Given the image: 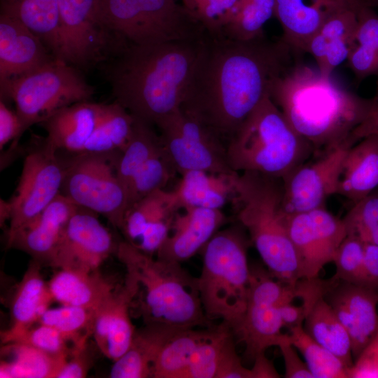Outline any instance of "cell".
<instances>
[{"label":"cell","mask_w":378,"mask_h":378,"mask_svg":"<svg viewBox=\"0 0 378 378\" xmlns=\"http://www.w3.org/2000/svg\"><path fill=\"white\" fill-rule=\"evenodd\" d=\"M69 341L55 328L39 323L14 335L4 344L22 343L55 356L69 357L71 352Z\"/></svg>","instance_id":"obj_46"},{"label":"cell","mask_w":378,"mask_h":378,"mask_svg":"<svg viewBox=\"0 0 378 378\" xmlns=\"http://www.w3.org/2000/svg\"><path fill=\"white\" fill-rule=\"evenodd\" d=\"M279 348L284 361L286 378H314L307 365L302 361L291 343L289 334H286L279 342Z\"/></svg>","instance_id":"obj_50"},{"label":"cell","mask_w":378,"mask_h":378,"mask_svg":"<svg viewBox=\"0 0 378 378\" xmlns=\"http://www.w3.org/2000/svg\"><path fill=\"white\" fill-rule=\"evenodd\" d=\"M348 378H378V333L348 369Z\"/></svg>","instance_id":"obj_48"},{"label":"cell","mask_w":378,"mask_h":378,"mask_svg":"<svg viewBox=\"0 0 378 378\" xmlns=\"http://www.w3.org/2000/svg\"><path fill=\"white\" fill-rule=\"evenodd\" d=\"M134 122V117L116 102L105 104L99 121L80 153H122L131 136Z\"/></svg>","instance_id":"obj_35"},{"label":"cell","mask_w":378,"mask_h":378,"mask_svg":"<svg viewBox=\"0 0 378 378\" xmlns=\"http://www.w3.org/2000/svg\"><path fill=\"white\" fill-rule=\"evenodd\" d=\"M283 200L282 178L256 172L234 176L231 202L237 222L246 230L271 274L294 286L301 279L300 264Z\"/></svg>","instance_id":"obj_4"},{"label":"cell","mask_w":378,"mask_h":378,"mask_svg":"<svg viewBox=\"0 0 378 378\" xmlns=\"http://www.w3.org/2000/svg\"><path fill=\"white\" fill-rule=\"evenodd\" d=\"M206 36L193 41L128 43L108 72L115 102L151 125L179 109Z\"/></svg>","instance_id":"obj_2"},{"label":"cell","mask_w":378,"mask_h":378,"mask_svg":"<svg viewBox=\"0 0 378 378\" xmlns=\"http://www.w3.org/2000/svg\"><path fill=\"white\" fill-rule=\"evenodd\" d=\"M115 253L136 283L132 308L138 307L144 323L180 328L206 325L197 279L181 263L153 258L127 241L118 244Z\"/></svg>","instance_id":"obj_5"},{"label":"cell","mask_w":378,"mask_h":378,"mask_svg":"<svg viewBox=\"0 0 378 378\" xmlns=\"http://www.w3.org/2000/svg\"><path fill=\"white\" fill-rule=\"evenodd\" d=\"M43 41L18 19L0 15V81L36 69L53 60Z\"/></svg>","instance_id":"obj_23"},{"label":"cell","mask_w":378,"mask_h":378,"mask_svg":"<svg viewBox=\"0 0 378 378\" xmlns=\"http://www.w3.org/2000/svg\"><path fill=\"white\" fill-rule=\"evenodd\" d=\"M237 173L213 174L196 170L181 174L173 190L179 210L187 207L221 209L232 200L234 176Z\"/></svg>","instance_id":"obj_30"},{"label":"cell","mask_w":378,"mask_h":378,"mask_svg":"<svg viewBox=\"0 0 378 378\" xmlns=\"http://www.w3.org/2000/svg\"><path fill=\"white\" fill-rule=\"evenodd\" d=\"M282 38L247 41L207 33L181 110L222 139L235 133L276 80L299 59Z\"/></svg>","instance_id":"obj_1"},{"label":"cell","mask_w":378,"mask_h":378,"mask_svg":"<svg viewBox=\"0 0 378 378\" xmlns=\"http://www.w3.org/2000/svg\"><path fill=\"white\" fill-rule=\"evenodd\" d=\"M179 210L174 191L155 190L134 203L126 211L120 230L136 244L150 225L173 218Z\"/></svg>","instance_id":"obj_34"},{"label":"cell","mask_w":378,"mask_h":378,"mask_svg":"<svg viewBox=\"0 0 378 378\" xmlns=\"http://www.w3.org/2000/svg\"><path fill=\"white\" fill-rule=\"evenodd\" d=\"M323 298L348 332L355 360L378 333V294L331 277L324 280Z\"/></svg>","instance_id":"obj_18"},{"label":"cell","mask_w":378,"mask_h":378,"mask_svg":"<svg viewBox=\"0 0 378 378\" xmlns=\"http://www.w3.org/2000/svg\"><path fill=\"white\" fill-rule=\"evenodd\" d=\"M1 13L24 23L58 59L59 20L57 0H1Z\"/></svg>","instance_id":"obj_32"},{"label":"cell","mask_w":378,"mask_h":378,"mask_svg":"<svg viewBox=\"0 0 378 378\" xmlns=\"http://www.w3.org/2000/svg\"><path fill=\"white\" fill-rule=\"evenodd\" d=\"M58 59L86 67L99 62L109 49L118 55L127 43L109 31L97 15V0H57Z\"/></svg>","instance_id":"obj_14"},{"label":"cell","mask_w":378,"mask_h":378,"mask_svg":"<svg viewBox=\"0 0 378 378\" xmlns=\"http://www.w3.org/2000/svg\"><path fill=\"white\" fill-rule=\"evenodd\" d=\"M176 173L162 146L144 164L135 176L128 197L127 210L149 193L164 189Z\"/></svg>","instance_id":"obj_43"},{"label":"cell","mask_w":378,"mask_h":378,"mask_svg":"<svg viewBox=\"0 0 378 378\" xmlns=\"http://www.w3.org/2000/svg\"><path fill=\"white\" fill-rule=\"evenodd\" d=\"M365 256V244L359 239L346 236L337 248L332 262L336 272L332 278L348 283L361 285Z\"/></svg>","instance_id":"obj_45"},{"label":"cell","mask_w":378,"mask_h":378,"mask_svg":"<svg viewBox=\"0 0 378 378\" xmlns=\"http://www.w3.org/2000/svg\"><path fill=\"white\" fill-rule=\"evenodd\" d=\"M262 268H251L244 313L232 330L253 360L271 346H278L286 334L279 305L295 298V286L285 284Z\"/></svg>","instance_id":"obj_11"},{"label":"cell","mask_w":378,"mask_h":378,"mask_svg":"<svg viewBox=\"0 0 378 378\" xmlns=\"http://www.w3.org/2000/svg\"><path fill=\"white\" fill-rule=\"evenodd\" d=\"M239 0H207L195 13L211 36H220Z\"/></svg>","instance_id":"obj_47"},{"label":"cell","mask_w":378,"mask_h":378,"mask_svg":"<svg viewBox=\"0 0 378 378\" xmlns=\"http://www.w3.org/2000/svg\"><path fill=\"white\" fill-rule=\"evenodd\" d=\"M288 227L298 258L301 279L318 277L322 268L333 261L347 236L343 219L325 207L288 214Z\"/></svg>","instance_id":"obj_16"},{"label":"cell","mask_w":378,"mask_h":378,"mask_svg":"<svg viewBox=\"0 0 378 378\" xmlns=\"http://www.w3.org/2000/svg\"><path fill=\"white\" fill-rule=\"evenodd\" d=\"M368 4L358 12L356 45L348 59V66L356 80L378 76V13Z\"/></svg>","instance_id":"obj_36"},{"label":"cell","mask_w":378,"mask_h":378,"mask_svg":"<svg viewBox=\"0 0 378 378\" xmlns=\"http://www.w3.org/2000/svg\"><path fill=\"white\" fill-rule=\"evenodd\" d=\"M21 127L16 112L10 110L5 104L4 100L0 101V149L12 141L10 151H13L18 146L20 139Z\"/></svg>","instance_id":"obj_51"},{"label":"cell","mask_w":378,"mask_h":378,"mask_svg":"<svg viewBox=\"0 0 378 378\" xmlns=\"http://www.w3.org/2000/svg\"><path fill=\"white\" fill-rule=\"evenodd\" d=\"M372 3L370 0H276L274 16L283 29L281 38L303 53L312 37L332 15Z\"/></svg>","instance_id":"obj_21"},{"label":"cell","mask_w":378,"mask_h":378,"mask_svg":"<svg viewBox=\"0 0 378 378\" xmlns=\"http://www.w3.org/2000/svg\"><path fill=\"white\" fill-rule=\"evenodd\" d=\"M54 301L96 312L112 295L115 287L99 271L59 269L48 282Z\"/></svg>","instance_id":"obj_27"},{"label":"cell","mask_w":378,"mask_h":378,"mask_svg":"<svg viewBox=\"0 0 378 378\" xmlns=\"http://www.w3.org/2000/svg\"><path fill=\"white\" fill-rule=\"evenodd\" d=\"M216 378H252L251 369L241 363L233 338L225 347Z\"/></svg>","instance_id":"obj_52"},{"label":"cell","mask_w":378,"mask_h":378,"mask_svg":"<svg viewBox=\"0 0 378 378\" xmlns=\"http://www.w3.org/2000/svg\"><path fill=\"white\" fill-rule=\"evenodd\" d=\"M181 4L195 16V12L207 0H180Z\"/></svg>","instance_id":"obj_57"},{"label":"cell","mask_w":378,"mask_h":378,"mask_svg":"<svg viewBox=\"0 0 378 378\" xmlns=\"http://www.w3.org/2000/svg\"><path fill=\"white\" fill-rule=\"evenodd\" d=\"M70 154L63 160L61 193L120 230L127 208V194L118 175L121 153Z\"/></svg>","instance_id":"obj_10"},{"label":"cell","mask_w":378,"mask_h":378,"mask_svg":"<svg viewBox=\"0 0 378 378\" xmlns=\"http://www.w3.org/2000/svg\"><path fill=\"white\" fill-rule=\"evenodd\" d=\"M370 135L378 136V104L372 110L367 118L354 130L350 136L355 142H358Z\"/></svg>","instance_id":"obj_55"},{"label":"cell","mask_w":378,"mask_h":378,"mask_svg":"<svg viewBox=\"0 0 378 378\" xmlns=\"http://www.w3.org/2000/svg\"><path fill=\"white\" fill-rule=\"evenodd\" d=\"M342 219L347 236L378 245V192L373 191L354 203Z\"/></svg>","instance_id":"obj_44"},{"label":"cell","mask_w":378,"mask_h":378,"mask_svg":"<svg viewBox=\"0 0 378 378\" xmlns=\"http://www.w3.org/2000/svg\"><path fill=\"white\" fill-rule=\"evenodd\" d=\"M180 328L148 323L136 330L127 351L114 363L110 371L112 378L152 377L154 364L160 351Z\"/></svg>","instance_id":"obj_26"},{"label":"cell","mask_w":378,"mask_h":378,"mask_svg":"<svg viewBox=\"0 0 378 378\" xmlns=\"http://www.w3.org/2000/svg\"><path fill=\"white\" fill-rule=\"evenodd\" d=\"M253 362V365L251 368L252 378L280 377L274 364L266 357L265 352L258 354L254 358Z\"/></svg>","instance_id":"obj_56"},{"label":"cell","mask_w":378,"mask_h":378,"mask_svg":"<svg viewBox=\"0 0 378 378\" xmlns=\"http://www.w3.org/2000/svg\"><path fill=\"white\" fill-rule=\"evenodd\" d=\"M226 150L233 171L280 178L314 156L312 146L294 130L270 97L245 119L228 140Z\"/></svg>","instance_id":"obj_6"},{"label":"cell","mask_w":378,"mask_h":378,"mask_svg":"<svg viewBox=\"0 0 378 378\" xmlns=\"http://www.w3.org/2000/svg\"><path fill=\"white\" fill-rule=\"evenodd\" d=\"M378 187V136H366L349 148L344 160L337 195L354 203Z\"/></svg>","instance_id":"obj_29"},{"label":"cell","mask_w":378,"mask_h":378,"mask_svg":"<svg viewBox=\"0 0 378 378\" xmlns=\"http://www.w3.org/2000/svg\"><path fill=\"white\" fill-rule=\"evenodd\" d=\"M1 378H56L68 357L55 356L29 345L10 342L1 349Z\"/></svg>","instance_id":"obj_33"},{"label":"cell","mask_w":378,"mask_h":378,"mask_svg":"<svg viewBox=\"0 0 378 378\" xmlns=\"http://www.w3.org/2000/svg\"><path fill=\"white\" fill-rule=\"evenodd\" d=\"M87 347V342L74 345L70 356L57 374L56 378L85 377L92 365Z\"/></svg>","instance_id":"obj_49"},{"label":"cell","mask_w":378,"mask_h":378,"mask_svg":"<svg viewBox=\"0 0 378 378\" xmlns=\"http://www.w3.org/2000/svg\"><path fill=\"white\" fill-rule=\"evenodd\" d=\"M104 105L77 102L56 111L38 124L46 132L47 141L57 151L80 153L99 121Z\"/></svg>","instance_id":"obj_25"},{"label":"cell","mask_w":378,"mask_h":378,"mask_svg":"<svg viewBox=\"0 0 378 378\" xmlns=\"http://www.w3.org/2000/svg\"><path fill=\"white\" fill-rule=\"evenodd\" d=\"M360 7L348 8L336 13L309 40L306 52L314 57L321 74L331 76L335 69L348 59L355 48Z\"/></svg>","instance_id":"obj_24"},{"label":"cell","mask_w":378,"mask_h":378,"mask_svg":"<svg viewBox=\"0 0 378 378\" xmlns=\"http://www.w3.org/2000/svg\"><path fill=\"white\" fill-rule=\"evenodd\" d=\"M156 126L162 146L181 175L190 171L237 173L230 167L226 144L207 127L183 113H172Z\"/></svg>","instance_id":"obj_12"},{"label":"cell","mask_w":378,"mask_h":378,"mask_svg":"<svg viewBox=\"0 0 378 378\" xmlns=\"http://www.w3.org/2000/svg\"><path fill=\"white\" fill-rule=\"evenodd\" d=\"M64 163L46 138L37 139L25 155L18 186L8 202L6 236L31 220L61 193Z\"/></svg>","instance_id":"obj_13"},{"label":"cell","mask_w":378,"mask_h":378,"mask_svg":"<svg viewBox=\"0 0 378 378\" xmlns=\"http://www.w3.org/2000/svg\"><path fill=\"white\" fill-rule=\"evenodd\" d=\"M54 300L43 279L40 263L32 260L17 286L11 301V326L1 332L5 343L14 335L38 322Z\"/></svg>","instance_id":"obj_28"},{"label":"cell","mask_w":378,"mask_h":378,"mask_svg":"<svg viewBox=\"0 0 378 378\" xmlns=\"http://www.w3.org/2000/svg\"><path fill=\"white\" fill-rule=\"evenodd\" d=\"M211 330L190 328L177 331L160 351L153 368L152 377L182 378L195 350Z\"/></svg>","instance_id":"obj_38"},{"label":"cell","mask_w":378,"mask_h":378,"mask_svg":"<svg viewBox=\"0 0 378 378\" xmlns=\"http://www.w3.org/2000/svg\"><path fill=\"white\" fill-rule=\"evenodd\" d=\"M362 286L378 294V245L365 244Z\"/></svg>","instance_id":"obj_53"},{"label":"cell","mask_w":378,"mask_h":378,"mask_svg":"<svg viewBox=\"0 0 378 378\" xmlns=\"http://www.w3.org/2000/svg\"><path fill=\"white\" fill-rule=\"evenodd\" d=\"M1 99L14 102L21 136L56 111L89 101L94 88L74 66L55 58L25 74L0 81Z\"/></svg>","instance_id":"obj_9"},{"label":"cell","mask_w":378,"mask_h":378,"mask_svg":"<svg viewBox=\"0 0 378 378\" xmlns=\"http://www.w3.org/2000/svg\"><path fill=\"white\" fill-rule=\"evenodd\" d=\"M279 309L284 327L290 330L303 326L307 314V308L304 304L295 305L293 301L284 302L279 305Z\"/></svg>","instance_id":"obj_54"},{"label":"cell","mask_w":378,"mask_h":378,"mask_svg":"<svg viewBox=\"0 0 378 378\" xmlns=\"http://www.w3.org/2000/svg\"><path fill=\"white\" fill-rule=\"evenodd\" d=\"M102 24L135 45L204 38V26L177 0H97Z\"/></svg>","instance_id":"obj_8"},{"label":"cell","mask_w":378,"mask_h":378,"mask_svg":"<svg viewBox=\"0 0 378 378\" xmlns=\"http://www.w3.org/2000/svg\"><path fill=\"white\" fill-rule=\"evenodd\" d=\"M251 242L238 223L219 230L202 249V267L197 279L204 314L209 318H221L231 330L246 309L251 275L247 251Z\"/></svg>","instance_id":"obj_7"},{"label":"cell","mask_w":378,"mask_h":378,"mask_svg":"<svg viewBox=\"0 0 378 378\" xmlns=\"http://www.w3.org/2000/svg\"><path fill=\"white\" fill-rule=\"evenodd\" d=\"M233 332L224 323L211 328L195 350L182 378H216L223 353Z\"/></svg>","instance_id":"obj_41"},{"label":"cell","mask_w":378,"mask_h":378,"mask_svg":"<svg viewBox=\"0 0 378 378\" xmlns=\"http://www.w3.org/2000/svg\"><path fill=\"white\" fill-rule=\"evenodd\" d=\"M97 215L78 206L64 228L49 265L94 272L112 253H115L118 244Z\"/></svg>","instance_id":"obj_17"},{"label":"cell","mask_w":378,"mask_h":378,"mask_svg":"<svg viewBox=\"0 0 378 378\" xmlns=\"http://www.w3.org/2000/svg\"><path fill=\"white\" fill-rule=\"evenodd\" d=\"M276 0H239L221 35L247 41L263 34L265 24L275 15Z\"/></svg>","instance_id":"obj_39"},{"label":"cell","mask_w":378,"mask_h":378,"mask_svg":"<svg viewBox=\"0 0 378 378\" xmlns=\"http://www.w3.org/2000/svg\"><path fill=\"white\" fill-rule=\"evenodd\" d=\"M270 98L314 156L349 140L378 104V94L362 97L300 61L276 80Z\"/></svg>","instance_id":"obj_3"},{"label":"cell","mask_w":378,"mask_h":378,"mask_svg":"<svg viewBox=\"0 0 378 378\" xmlns=\"http://www.w3.org/2000/svg\"><path fill=\"white\" fill-rule=\"evenodd\" d=\"M136 292L135 280L126 273L123 284L95 312L92 336L101 352L113 361L127 351L135 333L131 312Z\"/></svg>","instance_id":"obj_19"},{"label":"cell","mask_w":378,"mask_h":378,"mask_svg":"<svg viewBox=\"0 0 378 378\" xmlns=\"http://www.w3.org/2000/svg\"><path fill=\"white\" fill-rule=\"evenodd\" d=\"M289 331L291 343L302 354L314 378H348L347 367L307 334L303 326Z\"/></svg>","instance_id":"obj_40"},{"label":"cell","mask_w":378,"mask_h":378,"mask_svg":"<svg viewBox=\"0 0 378 378\" xmlns=\"http://www.w3.org/2000/svg\"><path fill=\"white\" fill-rule=\"evenodd\" d=\"M95 312L83 307L64 305L48 308L41 316L38 323L51 326L74 345L88 342L92 335Z\"/></svg>","instance_id":"obj_42"},{"label":"cell","mask_w":378,"mask_h":378,"mask_svg":"<svg viewBox=\"0 0 378 378\" xmlns=\"http://www.w3.org/2000/svg\"><path fill=\"white\" fill-rule=\"evenodd\" d=\"M304 329L315 341L326 348L350 368L354 364L349 335L323 293L312 300L304 322Z\"/></svg>","instance_id":"obj_31"},{"label":"cell","mask_w":378,"mask_h":378,"mask_svg":"<svg viewBox=\"0 0 378 378\" xmlns=\"http://www.w3.org/2000/svg\"><path fill=\"white\" fill-rule=\"evenodd\" d=\"M162 146L151 125L134 117L132 132L118 164V178L127 200L133 181L144 164Z\"/></svg>","instance_id":"obj_37"},{"label":"cell","mask_w":378,"mask_h":378,"mask_svg":"<svg viewBox=\"0 0 378 378\" xmlns=\"http://www.w3.org/2000/svg\"><path fill=\"white\" fill-rule=\"evenodd\" d=\"M78 205L60 193L41 213L6 236L7 246L49 265L61 236Z\"/></svg>","instance_id":"obj_20"},{"label":"cell","mask_w":378,"mask_h":378,"mask_svg":"<svg viewBox=\"0 0 378 378\" xmlns=\"http://www.w3.org/2000/svg\"><path fill=\"white\" fill-rule=\"evenodd\" d=\"M176 213L171 232L155 253L160 260L181 263L202 250L227 222L221 209L187 207Z\"/></svg>","instance_id":"obj_22"},{"label":"cell","mask_w":378,"mask_h":378,"mask_svg":"<svg viewBox=\"0 0 378 378\" xmlns=\"http://www.w3.org/2000/svg\"><path fill=\"white\" fill-rule=\"evenodd\" d=\"M356 143L349 139L337 146L314 155L282 178L284 209L287 214L324 207L327 199L337 195L343 163Z\"/></svg>","instance_id":"obj_15"}]
</instances>
